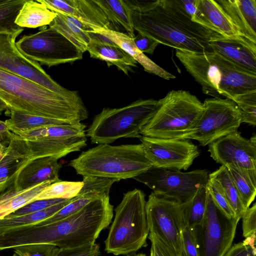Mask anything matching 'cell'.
<instances>
[{"mask_svg":"<svg viewBox=\"0 0 256 256\" xmlns=\"http://www.w3.org/2000/svg\"><path fill=\"white\" fill-rule=\"evenodd\" d=\"M145 194L135 188L124 194L104 241L105 251L115 256L136 252L147 246L150 230Z\"/></svg>","mask_w":256,"mask_h":256,"instance_id":"cell-7","label":"cell"},{"mask_svg":"<svg viewBox=\"0 0 256 256\" xmlns=\"http://www.w3.org/2000/svg\"><path fill=\"white\" fill-rule=\"evenodd\" d=\"M150 233L182 256V232L186 226L184 206L152 192L146 202Z\"/></svg>","mask_w":256,"mask_h":256,"instance_id":"cell-13","label":"cell"},{"mask_svg":"<svg viewBox=\"0 0 256 256\" xmlns=\"http://www.w3.org/2000/svg\"><path fill=\"white\" fill-rule=\"evenodd\" d=\"M127 256H146L145 254H142V253H140V254H136V252L134 253H132V254H128V255H126Z\"/></svg>","mask_w":256,"mask_h":256,"instance_id":"cell-54","label":"cell"},{"mask_svg":"<svg viewBox=\"0 0 256 256\" xmlns=\"http://www.w3.org/2000/svg\"><path fill=\"white\" fill-rule=\"evenodd\" d=\"M72 198L64 200L46 209L35 212L0 219V232L14 228L36 224L43 221L66 206Z\"/></svg>","mask_w":256,"mask_h":256,"instance_id":"cell-31","label":"cell"},{"mask_svg":"<svg viewBox=\"0 0 256 256\" xmlns=\"http://www.w3.org/2000/svg\"><path fill=\"white\" fill-rule=\"evenodd\" d=\"M52 182H46L32 188L22 190H16L14 186L0 194V219L3 218L34 201L42 190Z\"/></svg>","mask_w":256,"mask_h":256,"instance_id":"cell-30","label":"cell"},{"mask_svg":"<svg viewBox=\"0 0 256 256\" xmlns=\"http://www.w3.org/2000/svg\"><path fill=\"white\" fill-rule=\"evenodd\" d=\"M66 199H44L32 201L6 217H13L38 212ZM5 217V218H6Z\"/></svg>","mask_w":256,"mask_h":256,"instance_id":"cell-42","label":"cell"},{"mask_svg":"<svg viewBox=\"0 0 256 256\" xmlns=\"http://www.w3.org/2000/svg\"><path fill=\"white\" fill-rule=\"evenodd\" d=\"M246 210L254 200L256 194V185L241 170L232 164L226 166Z\"/></svg>","mask_w":256,"mask_h":256,"instance_id":"cell-38","label":"cell"},{"mask_svg":"<svg viewBox=\"0 0 256 256\" xmlns=\"http://www.w3.org/2000/svg\"><path fill=\"white\" fill-rule=\"evenodd\" d=\"M90 36L87 51L91 58L106 62L108 67L115 66L126 75L137 66L138 62L114 42L96 34L90 32Z\"/></svg>","mask_w":256,"mask_h":256,"instance_id":"cell-23","label":"cell"},{"mask_svg":"<svg viewBox=\"0 0 256 256\" xmlns=\"http://www.w3.org/2000/svg\"><path fill=\"white\" fill-rule=\"evenodd\" d=\"M86 126L82 122L41 127L30 130L34 134L58 140H70L86 136Z\"/></svg>","mask_w":256,"mask_h":256,"instance_id":"cell-35","label":"cell"},{"mask_svg":"<svg viewBox=\"0 0 256 256\" xmlns=\"http://www.w3.org/2000/svg\"><path fill=\"white\" fill-rule=\"evenodd\" d=\"M10 132L8 130L5 122L0 120V136L2 140H8Z\"/></svg>","mask_w":256,"mask_h":256,"instance_id":"cell-51","label":"cell"},{"mask_svg":"<svg viewBox=\"0 0 256 256\" xmlns=\"http://www.w3.org/2000/svg\"><path fill=\"white\" fill-rule=\"evenodd\" d=\"M8 110V106L6 104L0 99V114L4 110Z\"/></svg>","mask_w":256,"mask_h":256,"instance_id":"cell-52","label":"cell"},{"mask_svg":"<svg viewBox=\"0 0 256 256\" xmlns=\"http://www.w3.org/2000/svg\"><path fill=\"white\" fill-rule=\"evenodd\" d=\"M242 114V123L254 126L256 124V92L236 96L234 100Z\"/></svg>","mask_w":256,"mask_h":256,"instance_id":"cell-39","label":"cell"},{"mask_svg":"<svg viewBox=\"0 0 256 256\" xmlns=\"http://www.w3.org/2000/svg\"><path fill=\"white\" fill-rule=\"evenodd\" d=\"M182 256H199L194 232L186 226L182 232Z\"/></svg>","mask_w":256,"mask_h":256,"instance_id":"cell-44","label":"cell"},{"mask_svg":"<svg viewBox=\"0 0 256 256\" xmlns=\"http://www.w3.org/2000/svg\"><path fill=\"white\" fill-rule=\"evenodd\" d=\"M110 196L96 198L79 211L57 222L31 224L0 232V250L38 244L60 248H78L95 242L113 217Z\"/></svg>","mask_w":256,"mask_h":256,"instance_id":"cell-1","label":"cell"},{"mask_svg":"<svg viewBox=\"0 0 256 256\" xmlns=\"http://www.w3.org/2000/svg\"><path fill=\"white\" fill-rule=\"evenodd\" d=\"M56 16L40 0H26L14 22L22 28L46 26L50 24Z\"/></svg>","mask_w":256,"mask_h":256,"instance_id":"cell-28","label":"cell"},{"mask_svg":"<svg viewBox=\"0 0 256 256\" xmlns=\"http://www.w3.org/2000/svg\"><path fill=\"white\" fill-rule=\"evenodd\" d=\"M183 10L196 22L198 23L200 12L197 8L196 0H176ZM199 24V23H198Z\"/></svg>","mask_w":256,"mask_h":256,"instance_id":"cell-50","label":"cell"},{"mask_svg":"<svg viewBox=\"0 0 256 256\" xmlns=\"http://www.w3.org/2000/svg\"><path fill=\"white\" fill-rule=\"evenodd\" d=\"M150 256H154V254L152 252H150Z\"/></svg>","mask_w":256,"mask_h":256,"instance_id":"cell-56","label":"cell"},{"mask_svg":"<svg viewBox=\"0 0 256 256\" xmlns=\"http://www.w3.org/2000/svg\"><path fill=\"white\" fill-rule=\"evenodd\" d=\"M108 20L112 30L120 32L122 28L130 38L134 36L131 12L124 0H94Z\"/></svg>","mask_w":256,"mask_h":256,"instance_id":"cell-29","label":"cell"},{"mask_svg":"<svg viewBox=\"0 0 256 256\" xmlns=\"http://www.w3.org/2000/svg\"><path fill=\"white\" fill-rule=\"evenodd\" d=\"M92 33L100 34L115 43L140 64L146 72L166 80L176 78L175 76L160 66L141 52L136 46L133 38L126 33L104 28L95 30Z\"/></svg>","mask_w":256,"mask_h":256,"instance_id":"cell-25","label":"cell"},{"mask_svg":"<svg viewBox=\"0 0 256 256\" xmlns=\"http://www.w3.org/2000/svg\"><path fill=\"white\" fill-rule=\"evenodd\" d=\"M118 181V180L114 178L83 176V185L77 195L55 214L34 224L44 225L51 224L76 212L92 200L109 196L112 185Z\"/></svg>","mask_w":256,"mask_h":256,"instance_id":"cell-19","label":"cell"},{"mask_svg":"<svg viewBox=\"0 0 256 256\" xmlns=\"http://www.w3.org/2000/svg\"><path fill=\"white\" fill-rule=\"evenodd\" d=\"M208 190L206 186L199 188L190 201L184 206L186 226L194 228L204 218L206 209Z\"/></svg>","mask_w":256,"mask_h":256,"instance_id":"cell-36","label":"cell"},{"mask_svg":"<svg viewBox=\"0 0 256 256\" xmlns=\"http://www.w3.org/2000/svg\"><path fill=\"white\" fill-rule=\"evenodd\" d=\"M26 0H0V33L20 35L24 28L16 24V18Z\"/></svg>","mask_w":256,"mask_h":256,"instance_id":"cell-34","label":"cell"},{"mask_svg":"<svg viewBox=\"0 0 256 256\" xmlns=\"http://www.w3.org/2000/svg\"><path fill=\"white\" fill-rule=\"evenodd\" d=\"M209 178L220 184L236 218L240 220L246 209L227 168L221 166L210 174Z\"/></svg>","mask_w":256,"mask_h":256,"instance_id":"cell-32","label":"cell"},{"mask_svg":"<svg viewBox=\"0 0 256 256\" xmlns=\"http://www.w3.org/2000/svg\"><path fill=\"white\" fill-rule=\"evenodd\" d=\"M50 10L74 18L92 30H112L102 8L94 0H40Z\"/></svg>","mask_w":256,"mask_h":256,"instance_id":"cell-18","label":"cell"},{"mask_svg":"<svg viewBox=\"0 0 256 256\" xmlns=\"http://www.w3.org/2000/svg\"><path fill=\"white\" fill-rule=\"evenodd\" d=\"M70 166L77 174L109 178H134L152 166L141 144H98L82 152Z\"/></svg>","mask_w":256,"mask_h":256,"instance_id":"cell-5","label":"cell"},{"mask_svg":"<svg viewBox=\"0 0 256 256\" xmlns=\"http://www.w3.org/2000/svg\"><path fill=\"white\" fill-rule=\"evenodd\" d=\"M200 14V24L230 38L244 37L240 36L228 16L214 0H196Z\"/></svg>","mask_w":256,"mask_h":256,"instance_id":"cell-26","label":"cell"},{"mask_svg":"<svg viewBox=\"0 0 256 256\" xmlns=\"http://www.w3.org/2000/svg\"><path fill=\"white\" fill-rule=\"evenodd\" d=\"M176 56L202 92L214 98L234 101L236 96L256 88L255 74L215 52L199 54L176 50Z\"/></svg>","mask_w":256,"mask_h":256,"instance_id":"cell-4","label":"cell"},{"mask_svg":"<svg viewBox=\"0 0 256 256\" xmlns=\"http://www.w3.org/2000/svg\"><path fill=\"white\" fill-rule=\"evenodd\" d=\"M159 0H124L130 10L139 13L147 12L154 8L158 3Z\"/></svg>","mask_w":256,"mask_h":256,"instance_id":"cell-48","label":"cell"},{"mask_svg":"<svg viewBox=\"0 0 256 256\" xmlns=\"http://www.w3.org/2000/svg\"><path fill=\"white\" fill-rule=\"evenodd\" d=\"M210 45L215 52L240 67L256 74V43L245 37L222 36Z\"/></svg>","mask_w":256,"mask_h":256,"instance_id":"cell-21","label":"cell"},{"mask_svg":"<svg viewBox=\"0 0 256 256\" xmlns=\"http://www.w3.org/2000/svg\"><path fill=\"white\" fill-rule=\"evenodd\" d=\"M58 248L50 244H30L14 248V252L19 256H54Z\"/></svg>","mask_w":256,"mask_h":256,"instance_id":"cell-41","label":"cell"},{"mask_svg":"<svg viewBox=\"0 0 256 256\" xmlns=\"http://www.w3.org/2000/svg\"><path fill=\"white\" fill-rule=\"evenodd\" d=\"M204 110L203 103L184 90H172L157 100L150 120L140 131L144 136L184 139L196 126Z\"/></svg>","mask_w":256,"mask_h":256,"instance_id":"cell-6","label":"cell"},{"mask_svg":"<svg viewBox=\"0 0 256 256\" xmlns=\"http://www.w3.org/2000/svg\"><path fill=\"white\" fill-rule=\"evenodd\" d=\"M28 160L25 142L10 132L8 146L0 157V194L14 186L16 173Z\"/></svg>","mask_w":256,"mask_h":256,"instance_id":"cell-24","label":"cell"},{"mask_svg":"<svg viewBox=\"0 0 256 256\" xmlns=\"http://www.w3.org/2000/svg\"><path fill=\"white\" fill-rule=\"evenodd\" d=\"M139 139L146 156L156 168L186 170L200 154L198 146L188 139L142 136Z\"/></svg>","mask_w":256,"mask_h":256,"instance_id":"cell-15","label":"cell"},{"mask_svg":"<svg viewBox=\"0 0 256 256\" xmlns=\"http://www.w3.org/2000/svg\"><path fill=\"white\" fill-rule=\"evenodd\" d=\"M156 103L154 99H140L120 108H104L94 118L86 136L96 144H110L120 138H140Z\"/></svg>","mask_w":256,"mask_h":256,"instance_id":"cell-8","label":"cell"},{"mask_svg":"<svg viewBox=\"0 0 256 256\" xmlns=\"http://www.w3.org/2000/svg\"><path fill=\"white\" fill-rule=\"evenodd\" d=\"M210 174L206 170L182 172L152 166L134 179L151 188L155 194L186 206L199 188L206 186Z\"/></svg>","mask_w":256,"mask_h":256,"instance_id":"cell-9","label":"cell"},{"mask_svg":"<svg viewBox=\"0 0 256 256\" xmlns=\"http://www.w3.org/2000/svg\"><path fill=\"white\" fill-rule=\"evenodd\" d=\"M18 34L0 33V70L32 80L72 100L82 102L78 91L70 90L56 82L38 62L24 55L18 48Z\"/></svg>","mask_w":256,"mask_h":256,"instance_id":"cell-14","label":"cell"},{"mask_svg":"<svg viewBox=\"0 0 256 256\" xmlns=\"http://www.w3.org/2000/svg\"><path fill=\"white\" fill-rule=\"evenodd\" d=\"M240 220L227 218L208 191L204 218L193 228L199 256H224L232 246Z\"/></svg>","mask_w":256,"mask_h":256,"instance_id":"cell-12","label":"cell"},{"mask_svg":"<svg viewBox=\"0 0 256 256\" xmlns=\"http://www.w3.org/2000/svg\"><path fill=\"white\" fill-rule=\"evenodd\" d=\"M6 146H0V157L2 156L6 150Z\"/></svg>","mask_w":256,"mask_h":256,"instance_id":"cell-53","label":"cell"},{"mask_svg":"<svg viewBox=\"0 0 256 256\" xmlns=\"http://www.w3.org/2000/svg\"><path fill=\"white\" fill-rule=\"evenodd\" d=\"M12 256H19L17 254H16V252H14V254H13Z\"/></svg>","mask_w":256,"mask_h":256,"instance_id":"cell-55","label":"cell"},{"mask_svg":"<svg viewBox=\"0 0 256 256\" xmlns=\"http://www.w3.org/2000/svg\"><path fill=\"white\" fill-rule=\"evenodd\" d=\"M20 51L28 59L50 68L72 64L82 58L84 52L54 28H42L23 36L16 42Z\"/></svg>","mask_w":256,"mask_h":256,"instance_id":"cell-10","label":"cell"},{"mask_svg":"<svg viewBox=\"0 0 256 256\" xmlns=\"http://www.w3.org/2000/svg\"><path fill=\"white\" fill-rule=\"evenodd\" d=\"M256 248H252L244 242L232 246L224 256H256Z\"/></svg>","mask_w":256,"mask_h":256,"instance_id":"cell-49","label":"cell"},{"mask_svg":"<svg viewBox=\"0 0 256 256\" xmlns=\"http://www.w3.org/2000/svg\"><path fill=\"white\" fill-rule=\"evenodd\" d=\"M12 133L25 142L28 160L46 156L60 158L70 153L80 150L86 146V136L70 140H58L35 134L30 130Z\"/></svg>","mask_w":256,"mask_h":256,"instance_id":"cell-17","label":"cell"},{"mask_svg":"<svg viewBox=\"0 0 256 256\" xmlns=\"http://www.w3.org/2000/svg\"><path fill=\"white\" fill-rule=\"evenodd\" d=\"M131 12L134 30L176 50L193 53L213 52L210 44L222 36L194 22L176 0H159L152 10Z\"/></svg>","mask_w":256,"mask_h":256,"instance_id":"cell-2","label":"cell"},{"mask_svg":"<svg viewBox=\"0 0 256 256\" xmlns=\"http://www.w3.org/2000/svg\"><path fill=\"white\" fill-rule=\"evenodd\" d=\"M206 188L214 202L224 214L228 218H236L220 184L209 178Z\"/></svg>","mask_w":256,"mask_h":256,"instance_id":"cell-40","label":"cell"},{"mask_svg":"<svg viewBox=\"0 0 256 256\" xmlns=\"http://www.w3.org/2000/svg\"><path fill=\"white\" fill-rule=\"evenodd\" d=\"M203 105L196 126L184 139L196 140L204 146L238 131L242 124V114L233 100L213 98L205 100Z\"/></svg>","mask_w":256,"mask_h":256,"instance_id":"cell-11","label":"cell"},{"mask_svg":"<svg viewBox=\"0 0 256 256\" xmlns=\"http://www.w3.org/2000/svg\"><path fill=\"white\" fill-rule=\"evenodd\" d=\"M208 152L222 166L232 164L241 170L256 185V136L248 140L236 132L212 142Z\"/></svg>","mask_w":256,"mask_h":256,"instance_id":"cell-16","label":"cell"},{"mask_svg":"<svg viewBox=\"0 0 256 256\" xmlns=\"http://www.w3.org/2000/svg\"><path fill=\"white\" fill-rule=\"evenodd\" d=\"M56 13V16L49 26L56 30L84 52L87 51L92 30L73 17L61 12Z\"/></svg>","mask_w":256,"mask_h":256,"instance_id":"cell-27","label":"cell"},{"mask_svg":"<svg viewBox=\"0 0 256 256\" xmlns=\"http://www.w3.org/2000/svg\"><path fill=\"white\" fill-rule=\"evenodd\" d=\"M10 118L5 121L8 130L12 132L24 131L38 128L68 124L52 118L28 114L12 110H7Z\"/></svg>","mask_w":256,"mask_h":256,"instance_id":"cell-33","label":"cell"},{"mask_svg":"<svg viewBox=\"0 0 256 256\" xmlns=\"http://www.w3.org/2000/svg\"><path fill=\"white\" fill-rule=\"evenodd\" d=\"M238 34L256 43V0H216Z\"/></svg>","mask_w":256,"mask_h":256,"instance_id":"cell-22","label":"cell"},{"mask_svg":"<svg viewBox=\"0 0 256 256\" xmlns=\"http://www.w3.org/2000/svg\"><path fill=\"white\" fill-rule=\"evenodd\" d=\"M136 48L142 53L152 54L160 44L154 39L138 32L133 38Z\"/></svg>","mask_w":256,"mask_h":256,"instance_id":"cell-47","label":"cell"},{"mask_svg":"<svg viewBox=\"0 0 256 256\" xmlns=\"http://www.w3.org/2000/svg\"><path fill=\"white\" fill-rule=\"evenodd\" d=\"M148 238L151 242L150 252L154 256H182L176 252L164 241L156 235L149 233Z\"/></svg>","mask_w":256,"mask_h":256,"instance_id":"cell-46","label":"cell"},{"mask_svg":"<svg viewBox=\"0 0 256 256\" xmlns=\"http://www.w3.org/2000/svg\"><path fill=\"white\" fill-rule=\"evenodd\" d=\"M0 99L8 110L76 124L88 112L78 102L51 91L22 77L0 70Z\"/></svg>","mask_w":256,"mask_h":256,"instance_id":"cell-3","label":"cell"},{"mask_svg":"<svg viewBox=\"0 0 256 256\" xmlns=\"http://www.w3.org/2000/svg\"><path fill=\"white\" fill-rule=\"evenodd\" d=\"M82 185V181L70 182L60 180L46 186L35 200L70 199L77 195Z\"/></svg>","mask_w":256,"mask_h":256,"instance_id":"cell-37","label":"cell"},{"mask_svg":"<svg viewBox=\"0 0 256 256\" xmlns=\"http://www.w3.org/2000/svg\"><path fill=\"white\" fill-rule=\"evenodd\" d=\"M241 218H242L243 236L246 238L255 234L256 232V203L246 210Z\"/></svg>","mask_w":256,"mask_h":256,"instance_id":"cell-45","label":"cell"},{"mask_svg":"<svg viewBox=\"0 0 256 256\" xmlns=\"http://www.w3.org/2000/svg\"><path fill=\"white\" fill-rule=\"evenodd\" d=\"M56 156L40 157L28 160L16 173L14 187L22 191L46 182L60 180L58 173L61 166Z\"/></svg>","mask_w":256,"mask_h":256,"instance_id":"cell-20","label":"cell"},{"mask_svg":"<svg viewBox=\"0 0 256 256\" xmlns=\"http://www.w3.org/2000/svg\"><path fill=\"white\" fill-rule=\"evenodd\" d=\"M100 246L94 242L75 248H58L54 256H100Z\"/></svg>","mask_w":256,"mask_h":256,"instance_id":"cell-43","label":"cell"}]
</instances>
